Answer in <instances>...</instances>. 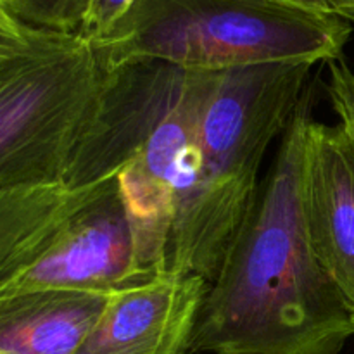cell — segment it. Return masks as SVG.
<instances>
[{
    "instance_id": "1",
    "label": "cell",
    "mask_w": 354,
    "mask_h": 354,
    "mask_svg": "<svg viewBox=\"0 0 354 354\" xmlns=\"http://www.w3.org/2000/svg\"><path fill=\"white\" fill-rule=\"evenodd\" d=\"M311 93L207 287L190 354H341L354 324L318 261L304 207V138Z\"/></svg>"
},
{
    "instance_id": "2",
    "label": "cell",
    "mask_w": 354,
    "mask_h": 354,
    "mask_svg": "<svg viewBox=\"0 0 354 354\" xmlns=\"http://www.w3.org/2000/svg\"><path fill=\"white\" fill-rule=\"evenodd\" d=\"M317 62L218 71L197 133L194 178L176 206L168 273L211 283L259 187L263 158L310 88Z\"/></svg>"
},
{
    "instance_id": "3",
    "label": "cell",
    "mask_w": 354,
    "mask_h": 354,
    "mask_svg": "<svg viewBox=\"0 0 354 354\" xmlns=\"http://www.w3.org/2000/svg\"><path fill=\"white\" fill-rule=\"evenodd\" d=\"M353 26L335 14L275 0H133L99 40L100 64L161 61L218 73L275 62L341 59Z\"/></svg>"
},
{
    "instance_id": "4",
    "label": "cell",
    "mask_w": 354,
    "mask_h": 354,
    "mask_svg": "<svg viewBox=\"0 0 354 354\" xmlns=\"http://www.w3.org/2000/svg\"><path fill=\"white\" fill-rule=\"evenodd\" d=\"M106 83L92 41L78 33L37 28L0 55V190L62 182Z\"/></svg>"
},
{
    "instance_id": "5",
    "label": "cell",
    "mask_w": 354,
    "mask_h": 354,
    "mask_svg": "<svg viewBox=\"0 0 354 354\" xmlns=\"http://www.w3.org/2000/svg\"><path fill=\"white\" fill-rule=\"evenodd\" d=\"M214 78L216 73L189 71L178 100L118 173L140 263L154 279L168 275L176 206L196 171L197 133Z\"/></svg>"
},
{
    "instance_id": "6",
    "label": "cell",
    "mask_w": 354,
    "mask_h": 354,
    "mask_svg": "<svg viewBox=\"0 0 354 354\" xmlns=\"http://www.w3.org/2000/svg\"><path fill=\"white\" fill-rule=\"evenodd\" d=\"M154 280L140 263L118 176L64 225L47 251L0 286V297L47 289L116 292Z\"/></svg>"
},
{
    "instance_id": "7",
    "label": "cell",
    "mask_w": 354,
    "mask_h": 354,
    "mask_svg": "<svg viewBox=\"0 0 354 354\" xmlns=\"http://www.w3.org/2000/svg\"><path fill=\"white\" fill-rule=\"evenodd\" d=\"M187 78L189 71L161 61L107 69L95 120L80 140L62 183L82 189L118 176L178 100Z\"/></svg>"
},
{
    "instance_id": "8",
    "label": "cell",
    "mask_w": 354,
    "mask_h": 354,
    "mask_svg": "<svg viewBox=\"0 0 354 354\" xmlns=\"http://www.w3.org/2000/svg\"><path fill=\"white\" fill-rule=\"evenodd\" d=\"M304 207L315 254L354 324V145L339 123L308 121Z\"/></svg>"
},
{
    "instance_id": "9",
    "label": "cell",
    "mask_w": 354,
    "mask_h": 354,
    "mask_svg": "<svg viewBox=\"0 0 354 354\" xmlns=\"http://www.w3.org/2000/svg\"><path fill=\"white\" fill-rule=\"evenodd\" d=\"M207 287L168 273L118 290L75 354H190Z\"/></svg>"
},
{
    "instance_id": "10",
    "label": "cell",
    "mask_w": 354,
    "mask_h": 354,
    "mask_svg": "<svg viewBox=\"0 0 354 354\" xmlns=\"http://www.w3.org/2000/svg\"><path fill=\"white\" fill-rule=\"evenodd\" d=\"M113 294L47 289L0 297V353L75 354Z\"/></svg>"
},
{
    "instance_id": "11",
    "label": "cell",
    "mask_w": 354,
    "mask_h": 354,
    "mask_svg": "<svg viewBox=\"0 0 354 354\" xmlns=\"http://www.w3.org/2000/svg\"><path fill=\"white\" fill-rule=\"evenodd\" d=\"M109 180L82 189L57 182L0 190V286L44 254Z\"/></svg>"
},
{
    "instance_id": "12",
    "label": "cell",
    "mask_w": 354,
    "mask_h": 354,
    "mask_svg": "<svg viewBox=\"0 0 354 354\" xmlns=\"http://www.w3.org/2000/svg\"><path fill=\"white\" fill-rule=\"evenodd\" d=\"M6 3L28 26L73 35L82 28L86 0H6Z\"/></svg>"
},
{
    "instance_id": "13",
    "label": "cell",
    "mask_w": 354,
    "mask_h": 354,
    "mask_svg": "<svg viewBox=\"0 0 354 354\" xmlns=\"http://www.w3.org/2000/svg\"><path fill=\"white\" fill-rule=\"evenodd\" d=\"M328 64L327 93L339 118V124L354 145V69L341 59Z\"/></svg>"
},
{
    "instance_id": "14",
    "label": "cell",
    "mask_w": 354,
    "mask_h": 354,
    "mask_svg": "<svg viewBox=\"0 0 354 354\" xmlns=\"http://www.w3.org/2000/svg\"><path fill=\"white\" fill-rule=\"evenodd\" d=\"M133 0H86L85 16L78 35L88 41L99 40L130 9Z\"/></svg>"
},
{
    "instance_id": "15",
    "label": "cell",
    "mask_w": 354,
    "mask_h": 354,
    "mask_svg": "<svg viewBox=\"0 0 354 354\" xmlns=\"http://www.w3.org/2000/svg\"><path fill=\"white\" fill-rule=\"evenodd\" d=\"M37 28L28 26L16 17L7 7L6 0H0V55L10 54L30 41Z\"/></svg>"
},
{
    "instance_id": "16",
    "label": "cell",
    "mask_w": 354,
    "mask_h": 354,
    "mask_svg": "<svg viewBox=\"0 0 354 354\" xmlns=\"http://www.w3.org/2000/svg\"><path fill=\"white\" fill-rule=\"evenodd\" d=\"M275 2L301 7V9L318 10V12L325 14H335V16L342 17V19L354 7L353 0H275Z\"/></svg>"
},
{
    "instance_id": "17",
    "label": "cell",
    "mask_w": 354,
    "mask_h": 354,
    "mask_svg": "<svg viewBox=\"0 0 354 354\" xmlns=\"http://www.w3.org/2000/svg\"><path fill=\"white\" fill-rule=\"evenodd\" d=\"M353 2H354V0H353ZM344 21H348V23L351 24V26L354 28V7H353L351 10H349L348 14H346V16H344Z\"/></svg>"
},
{
    "instance_id": "18",
    "label": "cell",
    "mask_w": 354,
    "mask_h": 354,
    "mask_svg": "<svg viewBox=\"0 0 354 354\" xmlns=\"http://www.w3.org/2000/svg\"><path fill=\"white\" fill-rule=\"evenodd\" d=\"M0 354H2V353H0Z\"/></svg>"
}]
</instances>
